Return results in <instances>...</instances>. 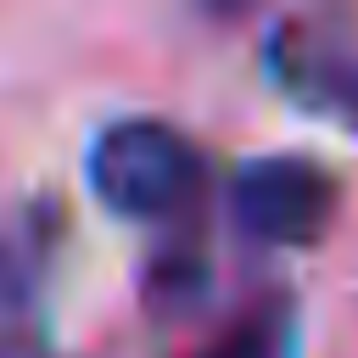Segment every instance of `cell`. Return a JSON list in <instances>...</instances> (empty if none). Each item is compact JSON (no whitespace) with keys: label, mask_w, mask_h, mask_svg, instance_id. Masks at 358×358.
<instances>
[{"label":"cell","mask_w":358,"mask_h":358,"mask_svg":"<svg viewBox=\"0 0 358 358\" xmlns=\"http://www.w3.org/2000/svg\"><path fill=\"white\" fill-rule=\"evenodd\" d=\"M90 196L134 224H173L207 201L213 162L168 117H112L84 151Z\"/></svg>","instance_id":"1"},{"label":"cell","mask_w":358,"mask_h":358,"mask_svg":"<svg viewBox=\"0 0 358 358\" xmlns=\"http://www.w3.org/2000/svg\"><path fill=\"white\" fill-rule=\"evenodd\" d=\"M341 213V173L308 151H263L229 179V218L257 246H313Z\"/></svg>","instance_id":"2"},{"label":"cell","mask_w":358,"mask_h":358,"mask_svg":"<svg viewBox=\"0 0 358 358\" xmlns=\"http://www.w3.org/2000/svg\"><path fill=\"white\" fill-rule=\"evenodd\" d=\"M268 67L285 84V95H296L302 106L358 123V50H352V39H336L330 28H313V22H280L268 39Z\"/></svg>","instance_id":"3"},{"label":"cell","mask_w":358,"mask_h":358,"mask_svg":"<svg viewBox=\"0 0 358 358\" xmlns=\"http://www.w3.org/2000/svg\"><path fill=\"white\" fill-rule=\"evenodd\" d=\"M296 341V308L285 291L252 296L241 313H229L190 358H291Z\"/></svg>","instance_id":"4"},{"label":"cell","mask_w":358,"mask_h":358,"mask_svg":"<svg viewBox=\"0 0 358 358\" xmlns=\"http://www.w3.org/2000/svg\"><path fill=\"white\" fill-rule=\"evenodd\" d=\"M140 291H145V302L162 308V313L190 308V302L207 291V252H201L196 241H173V246H162L157 257H145Z\"/></svg>","instance_id":"5"}]
</instances>
